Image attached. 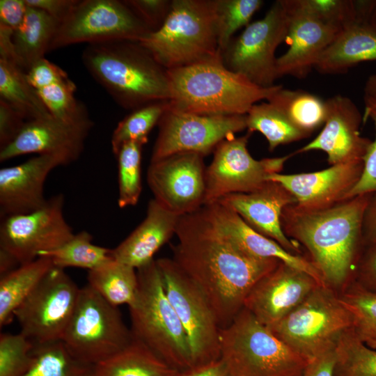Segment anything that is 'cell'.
Listing matches in <instances>:
<instances>
[{"label":"cell","instance_id":"cell-21","mask_svg":"<svg viewBox=\"0 0 376 376\" xmlns=\"http://www.w3.org/2000/svg\"><path fill=\"white\" fill-rule=\"evenodd\" d=\"M92 124H72L52 116L27 121L8 146L0 150V162L36 153L60 158L64 166L81 155Z\"/></svg>","mask_w":376,"mask_h":376},{"label":"cell","instance_id":"cell-25","mask_svg":"<svg viewBox=\"0 0 376 376\" xmlns=\"http://www.w3.org/2000/svg\"><path fill=\"white\" fill-rule=\"evenodd\" d=\"M203 208L218 231L242 251L256 258L277 259L309 274L323 284L320 273L305 255L288 252L253 229L230 207L217 201Z\"/></svg>","mask_w":376,"mask_h":376},{"label":"cell","instance_id":"cell-46","mask_svg":"<svg viewBox=\"0 0 376 376\" xmlns=\"http://www.w3.org/2000/svg\"><path fill=\"white\" fill-rule=\"evenodd\" d=\"M26 122L18 111L0 99V150L16 139Z\"/></svg>","mask_w":376,"mask_h":376},{"label":"cell","instance_id":"cell-52","mask_svg":"<svg viewBox=\"0 0 376 376\" xmlns=\"http://www.w3.org/2000/svg\"><path fill=\"white\" fill-rule=\"evenodd\" d=\"M362 233L365 246L376 243V192L371 194L364 210Z\"/></svg>","mask_w":376,"mask_h":376},{"label":"cell","instance_id":"cell-36","mask_svg":"<svg viewBox=\"0 0 376 376\" xmlns=\"http://www.w3.org/2000/svg\"><path fill=\"white\" fill-rule=\"evenodd\" d=\"M246 128L250 132H258L267 140L268 148L301 140L308 136L297 129L272 104H255L246 113Z\"/></svg>","mask_w":376,"mask_h":376},{"label":"cell","instance_id":"cell-29","mask_svg":"<svg viewBox=\"0 0 376 376\" xmlns=\"http://www.w3.org/2000/svg\"><path fill=\"white\" fill-rule=\"evenodd\" d=\"M58 24L42 10L27 6L24 19L13 36L17 63L26 72L45 58Z\"/></svg>","mask_w":376,"mask_h":376},{"label":"cell","instance_id":"cell-40","mask_svg":"<svg viewBox=\"0 0 376 376\" xmlns=\"http://www.w3.org/2000/svg\"><path fill=\"white\" fill-rule=\"evenodd\" d=\"M170 107L169 100L147 104L132 111L118 123L111 136V148L116 155L120 147L128 142L148 141V134L158 125Z\"/></svg>","mask_w":376,"mask_h":376},{"label":"cell","instance_id":"cell-2","mask_svg":"<svg viewBox=\"0 0 376 376\" xmlns=\"http://www.w3.org/2000/svg\"><path fill=\"white\" fill-rule=\"evenodd\" d=\"M371 194L323 209L308 210L293 203L283 210L281 222L285 235L306 250L323 283L338 294L354 281L365 248L362 220Z\"/></svg>","mask_w":376,"mask_h":376},{"label":"cell","instance_id":"cell-34","mask_svg":"<svg viewBox=\"0 0 376 376\" xmlns=\"http://www.w3.org/2000/svg\"><path fill=\"white\" fill-rule=\"evenodd\" d=\"M93 236L86 230L74 235L59 247L42 253L39 257L50 258L54 267L96 269L109 262L113 257L112 249L95 245Z\"/></svg>","mask_w":376,"mask_h":376},{"label":"cell","instance_id":"cell-31","mask_svg":"<svg viewBox=\"0 0 376 376\" xmlns=\"http://www.w3.org/2000/svg\"><path fill=\"white\" fill-rule=\"evenodd\" d=\"M267 101L308 136L324 123L325 100L306 91L285 89L281 86Z\"/></svg>","mask_w":376,"mask_h":376},{"label":"cell","instance_id":"cell-42","mask_svg":"<svg viewBox=\"0 0 376 376\" xmlns=\"http://www.w3.org/2000/svg\"><path fill=\"white\" fill-rule=\"evenodd\" d=\"M263 4L261 0H214L218 46L224 51L233 34L246 26Z\"/></svg>","mask_w":376,"mask_h":376},{"label":"cell","instance_id":"cell-1","mask_svg":"<svg viewBox=\"0 0 376 376\" xmlns=\"http://www.w3.org/2000/svg\"><path fill=\"white\" fill-rule=\"evenodd\" d=\"M175 235L172 259L203 293L221 328L244 308L253 285L281 262L240 250L218 231L203 207L180 216Z\"/></svg>","mask_w":376,"mask_h":376},{"label":"cell","instance_id":"cell-51","mask_svg":"<svg viewBox=\"0 0 376 376\" xmlns=\"http://www.w3.org/2000/svg\"><path fill=\"white\" fill-rule=\"evenodd\" d=\"M335 350L310 361L301 376H334Z\"/></svg>","mask_w":376,"mask_h":376},{"label":"cell","instance_id":"cell-11","mask_svg":"<svg viewBox=\"0 0 376 376\" xmlns=\"http://www.w3.org/2000/svg\"><path fill=\"white\" fill-rule=\"evenodd\" d=\"M150 32L124 1L77 0L58 24L49 51L81 42H138Z\"/></svg>","mask_w":376,"mask_h":376},{"label":"cell","instance_id":"cell-13","mask_svg":"<svg viewBox=\"0 0 376 376\" xmlns=\"http://www.w3.org/2000/svg\"><path fill=\"white\" fill-rule=\"evenodd\" d=\"M79 290L63 269L53 266L15 311L20 332L35 345L61 340Z\"/></svg>","mask_w":376,"mask_h":376},{"label":"cell","instance_id":"cell-23","mask_svg":"<svg viewBox=\"0 0 376 376\" xmlns=\"http://www.w3.org/2000/svg\"><path fill=\"white\" fill-rule=\"evenodd\" d=\"M363 169L361 162L343 163L311 173H273L267 180L283 185L294 196L298 206L318 210L347 199L360 179Z\"/></svg>","mask_w":376,"mask_h":376},{"label":"cell","instance_id":"cell-18","mask_svg":"<svg viewBox=\"0 0 376 376\" xmlns=\"http://www.w3.org/2000/svg\"><path fill=\"white\" fill-rule=\"evenodd\" d=\"M325 103L327 116L322 130L293 154L322 150L327 154L330 166L363 162L372 141L361 135L363 114L350 98L342 95L332 96Z\"/></svg>","mask_w":376,"mask_h":376},{"label":"cell","instance_id":"cell-9","mask_svg":"<svg viewBox=\"0 0 376 376\" xmlns=\"http://www.w3.org/2000/svg\"><path fill=\"white\" fill-rule=\"evenodd\" d=\"M117 306L88 285L80 288L77 302L61 341L70 354L93 366L118 353L132 340Z\"/></svg>","mask_w":376,"mask_h":376},{"label":"cell","instance_id":"cell-16","mask_svg":"<svg viewBox=\"0 0 376 376\" xmlns=\"http://www.w3.org/2000/svg\"><path fill=\"white\" fill-rule=\"evenodd\" d=\"M64 200L59 194L36 211L1 218L0 250L13 256L20 265L68 241L74 233L64 217Z\"/></svg>","mask_w":376,"mask_h":376},{"label":"cell","instance_id":"cell-5","mask_svg":"<svg viewBox=\"0 0 376 376\" xmlns=\"http://www.w3.org/2000/svg\"><path fill=\"white\" fill-rule=\"evenodd\" d=\"M137 42L166 70L220 55L214 0H173L162 25Z\"/></svg>","mask_w":376,"mask_h":376},{"label":"cell","instance_id":"cell-30","mask_svg":"<svg viewBox=\"0 0 376 376\" xmlns=\"http://www.w3.org/2000/svg\"><path fill=\"white\" fill-rule=\"evenodd\" d=\"M50 258L38 257L19 265L0 280V326L9 324L15 311L53 267Z\"/></svg>","mask_w":376,"mask_h":376},{"label":"cell","instance_id":"cell-14","mask_svg":"<svg viewBox=\"0 0 376 376\" xmlns=\"http://www.w3.org/2000/svg\"><path fill=\"white\" fill-rule=\"evenodd\" d=\"M251 134L248 131L242 136L229 137L215 148L212 161L206 167L204 205L228 194L256 190L270 175L281 173L285 162L294 155L254 159L247 149Z\"/></svg>","mask_w":376,"mask_h":376},{"label":"cell","instance_id":"cell-22","mask_svg":"<svg viewBox=\"0 0 376 376\" xmlns=\"http://www.w3.org/2000/svg\"><path fill=\"white\" fill-rule=\"evenodd\" d=\"M236 212L253 229L295 255H304L301 246L284 233L281 217L284 208L296 203L294 196L281 183L268 180L249 193L232 194L218 201Z\"/></svg>","mask_w":376,"mask_h":376},{"label":"cell","instance_id":"cell-10","mask_svg":"<svg viewBox=\"0 0 376 376\" xmlns=\"http://www.w3.org/2000/svg\"><path fill=\"white\" fill-rule=\"evenodd\" d=\"M156 262L166 297L187 334L194 367L218 360L221 327L207 298L172 258Z\"/></svg>","mask_w":376,"mask_h":376},{"label":"cell","instance_id":"cell-12","mask_svg":"<svg viewBox=\"0 0 376 376\" xmlns=\"http://www.w3.org/2000/svg\"><path fill=\"white\" fill-rule=\"evenodd\" d=\"M288 16L282 0L251 24L221 52L224 65L261 87L274 86L279 78L275 51L285 41Z\"/></svg>","mask_w":376,"mask_h":376},{"label":"cell","instance_id":"cell-50","mask_svg":"<svg viewBox=\"0 0 376 376\" xmlns=\"http://www.w3.org/2000/svg\"><path fill=\"white\" fill-rule=\"evenodd\" d=\"M28 6L45 12L59 23L69 14L77 0H24Z\"/></svg>","mask_w":376,"mask_h":376},{"label":"cell","instance_id":"cell-48","mask_svg":"<svg viewBox=\"0 0 376 376\" xmlns=\"http://www.w3.org/2000/svg\"><path fill=\"white\" fill-rule=\"evenodd\" d=\"M354 281L364 289L376 292V243L365 246L357 266Z\"/></svg>","mask_w":376,"mask_h":376},{"label":"cell","instance_id":"cell-26","mask_svg":"<svg viewBox=\"0 0 376 376\" xmlns=\"http://www.w3.org/2000/svg\"><path fill=\"white\" fill-rule=\"evenodd\" d=\"M180 217L151 199L144 219L112 249L113 258L136 269L150 263L155 253L175 235Z\"/></svg>","mask_w":376,"mask_h":376},{"label":"cell","instance_id":"cell-56","mask_svg":"<svg viewBox=\"0 0 376 376\" xmlns=\"http://www.w3.org/2000/svg\"><path fill=\"white\" fill-rule=\"evenodd\" d=\"M364 95L376 96V74L367 79L364 86Z\"/></svg>","mask_w":376,"mask_h":376},{"label":"cell","instance_id":"cell-4","mask_svg":"<svg viewBox=\"0 0 376 376\" xmlns=\"http://www.w3.org/2000/svg\"><path fill=\"white\" fill-rule=\"evenodd\" d=\"M170 107L203 115H246L253 105L281 85L259 86L228 69L221 54L187 66L167 70Z\"/></svg>","mask_w":376,"mask_h":376},{"label":"cell","instance_id":"cell-7","mask_svg":"<svg viewBox=\"0 0 376 376\" xmlns=\"http://www.w3.org/2000/svg\"><path fill=\"white\" fill-rule=\"evenodd\" d=\"M220 358L234 376H301L308 363L244 308L221 329Z\"/></svg>","mask_w":376,"mask_h":376},{"label":"cell","instance_id":"cell-55","mask_svg":"<svg viewBox=\"0 0 376 376\" xmlns=\"http://www.w3.org/2000/svg\"><path fill=\"white\" fill-rule=\"evenodd\" d=\"M19 265L15 259L4 251L0 250V274L1 276L8 274Z\"/></svg>","mask_w":376,"mask_h":376},{"label":"cell","instance_id":"cell-17","mask_svg":"<svg viewBox=\"0 0 376 376\" xmlns=\"http://www.w3.org/2000/svg\"><path fill=\"white\" fill-rule=\"evenodd\" d=\"M203 158L196 152H179L150 161L146 179L154 198L179 216L201 208L205 196Z\"/></svg>","mask_w":376,"mask_h":376},{"label":"cell","instance_id":"cell-38","mask_svg":"<svg viewBox=\"0 0 376 376\" xmlns=\"http://www.w3.org/2000/svg\"><path fill=\"white\" fill-rule=\"evenodd\" d=\"M92 366L81 363L61 340L35 345L33 360L22 376H91Z\"/></svg>","mask_w":376,"mask_h":376},{"label":"cell","instance_id":"cell-27","mask_svg":"<svg viewBox=\"0 0 376 376\" xmlns=\"http://www.w3.org/2000/svg\"><path fill=\"white\" fill-rule=\"evenodd\" d=\"M370 61H376V31L368 22H359L338 33L322 53L315 68L323 74L345 73Z\"/></svg>","mask_w":376,"mask_h":376},{"label":"cell","instance_id":"cell-45","mask_svg":"<svg viewBox=\"0 0 376 376\" xmlns=\"http://www.w3.org/2000/svg\"><path fill=\"white\" fill-rule=\"evenodd\" d=\"M124 2L154 31L164 23L170 11L172 1L126 0Z\"/></svg>","mask_w":376,"mask_h":376},{"label":"cell","instance_id":"cell-20","mask_svg":"<svg viewBox=\"0 0 376 376\" xmlns=\"http://www.w3.org/2000/svg\"><path fill=\"white\" fill-rule=\"evenodd\" d=\"M288 16L285 39L288 50L277 58L278 77H306L322 53L332 43L340 30L317 19L305 11L297 0H282Z\"/></svg>","mask_w":376,"mask_h":376},{"label":"cell","instance_id":"cell-8","mask_svg":"<svg viewBox=\"0 0 376 376\" xmlns=\"http://www.w3.org/2000/svg\"><path fill=\"white\" fill-rule=\"evenodd\" d=\"M267 327L309 362L335 350L343 334L352 328V320L338 294L320 284L287 315Z\"/></svg>","mask_w":376,"mask_h":376},{"label":"cell","instance_id":"cell-3","mask_svg":"<svg viewBox=\"0 0 376 376\" xmlns=\"http://www.w3.org/2000/svg\"><path fill=\"white\" fill-rule=\"evenodd\" d=\"M82 61L91 76L126 109L170 100L167 70L137 42L90 44Z\"/></svg>","mask_w":376,"mask_h":376},{"label":"cell","instance_id":"cell-24","mask_svg":"<svg viewBox=\"0 0 376 376\" xmlns=\"http://www.w3.org/2000/svg\"><path fill=\"white\" fill-rule=\"evenodd\" d=\"M63 161L40 155L13 166L0 169V215L1 218L24 214L46 203L44 185L49 173Z\"/></svg>","mask_w":376,"mask_h":376},{"label":"cell","instance_id":"cell-33","mask_svg":"<svg viewBox=\"0 0 376 376\" xmlns=\"http://www.w3.org/2000/svg\"><path fill=\"white\" fill-rule=\"evenodd\" d=\"M0 99L18 111L26 121L52 116L26 72L17 64L0 59Z\"/></svg>","mask_w":376,"mask_h":376},{"label":"cell","instance_id":"cell-43","mask_svg":"<svg viewBox=\"0 0 376 376\" xmlns=\"http://www.w3.org/2000/svg\"><path fill=\"white\" fill-rule=\"evenodd\" d=\"M35 345L22 332L0 335V376H22L33 360Z\"/></svg>","mask_w":376,"mask_h":376},{"label":"cell","instance_id":"cell-39","mask_svg":"<svg viewBox=\"0 0 376 376\" xmlns=\"http://www.w3.org/2000/svg\"><path fill=\"white\" fill-rule=\"evenodd\" d=\"M335 355L334 376H376V350L361 341L352 328L339 339Z\"/></svg>","mask_w":376,"mask_h":376},{"label":"cell","instance_id":"cell-15","mask_svg":"<svg viewBox=\"0 0 376 376\" xmlns=\"http://www.w3.org/2000/svg\"><path fill=\"white\" fill-rule=\"evenodd\" d=\"M158 126L150 161L179 152H196L205 157L221 141L246 128V114L203 115L169 107Z\"/></svg>","mask_w":376,"mask_h":376},{"label":"cell","instance_id":"cell-49","mask_svg":"<svg viewBox=\"0 0 376 376\" xmlns=\"http://www.w3.org/2000/svg\"><path fill=\"white\" fill-rule=\"evenodd\" d=\"M26 10L24 0H1L0 24L15 31L22 24Z\"/></svg>","mask_w":376,"mask_h":376},{"label":"cell","instance_id":"cell-41","mask_svg":"<svg viewBox=\"0 0 376 376\" xmlns=\"http://www.w3.org/2000/svg\"><path fill=\"white\" fill-rule=\"evenodd\" d=\"M146 143L130 141L123 144L115 155L118 162V184L119 207L137 204L142 190L141 152Z\"/></svg>","mask_w":376,"mask_h":376},{"label":"cell","instance_id":"cell-35","mask_svg":"<svg viewBox=\"0 0 376 376\" xmlns=\"http://www.w3.org/2000/svg\"><path fill=\"white\" fill-rule=\"evenodd\" d=\"M308 13L340 31L359 22H368L376 0H297Z\"/></svg>","mask_w":376,"mask_h":376},{"label":"cell","instance_id":"cell-54","mask_svg":"<svg viewBox=\"0 0 376 376\" xmlns=\"http://www.w3.org/2000/svg\"><path fill=\"white\" fill-rule=\"evenodd\" d=\"M13 33L12 29L0 24V59L19 65L13 40Z\"/></svg>","mask_w":376,"mask_h":376},{"label":"cell","instance_id":"cell-6","mask_svg":"<svg viewBox=\"0 0 376 376\" xmlns=\"http://www.w3.org/2000/svg\"><path fill=\"white\" fill-rule=\"evenodd\" d=\"M136 271L138 294L129 306L132 335L179 371L194 368L187 334L166 297L156 260Z\"/></svg>","mask_w":376,"mask_h":376},{"label":"cell","instance_id":"cell-47","mask_svg":"<svg viewBox=\"0 0 376 376\" xmlns=\"http://www.w3.org/2000/svg\"><path fill=\"white\" fill-rule=\"evenodd\" d=\"M26 76L36 90L68 77L63 69L45 58L35 63L26 72Z\"/></svg>","mask_w":376,"mask_h":376},{"label":"cell","instance_id":"cell-37","mask_svg":"<svg viewBox=\"0 0 376 376\" xmlns=\"http://www.w3.org/2000/svg\"><path fill=\"white\" fill-rule=\"evenodd\" d=\"M338 295L351 315L356 336L366 346L376 350V292L353 281Z\"/></svg>","mask_w":376,"mask_h":376},{"label":"cell","instance_id":"cell-28","mask_svg":"<svg viewBox=\"0 0 376 376\" xmlns=\"http://www.w3.org/2000/svg\"><path fill=\"white\" fill-rule=\"evenodd\" d=\"M180 373L134 336L125 348L91 370V376H180Z\"/></svg>","mask_w":376,"mask_h":376},{"label":"cell","instance_id":"cell-44","mask_svg":"<svg viewBox=\"0 0 376 376\" xmlns=\"http://www.w3.org/2000/svg\"><path fill=\"white\" fill-rule=\"evenodd\" d=\"M363 123L370 119L375 129V139L371 141L363 159L361 176L348 195V198L357 195L376 192V96L364 95Z\"/></svg>","mask_w":376,"mask_h":376},{"label":"cell","instance_id":"cell-32","mask_svg":"<svg viewBox=\"0 0 376 376\" xmlns=\"http://www.w3.org/2000/svg\"><path fill=\"white\" fill-rule=\"evenodd\" d=\"M88 285L104 299L114 306H131L138 290L137 271L114 258L103 265L88 271Z\"/></svg>","mask_w":376,"mask_h":376},{"label":"cell","instance_id":"cell-57","mask_svg":"<svg viewBox=\"0 0 376 376\" xmlns=\"http://www.w3.org/2000/svg\"><path fill=\"white\" fill-rule=\"evenodd\" d=\"M368 24L376 31V3L370 15Z\"/></svg>","mask_w":376,"mask_h":376},{"label":"cell","instance_id":"cell-53","mask_svg":"<svg viewBox=\"0 0 376 376\" xmlns=\"http://www.w3.org/2000/svg\"><path fill=\"white\" fill-rule=\"evenodd\" d=\"M180 376H234L222 359L212 363L181 372Z\"/></svg>","mask_w":376,"mask_h":376},{"label":"cell","instance_id":"cell-19","mask_svg":"<svg viewBox=\"0 0 376 376\" xmlns=\"http://www.w3.org/2000/svg\"><path fill=\"white\" fill-rule=\"evenodd\" d=\"M320 284L309 274L281 261L253 285L244 308L269 327L287 315Z\"/></svg>","mask_w":376,"mask_h":376}]
</instances>
